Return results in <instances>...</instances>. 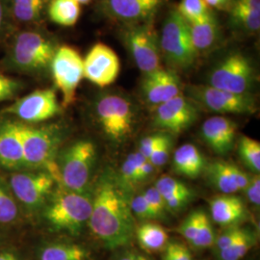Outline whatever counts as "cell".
<instances>
[{"label":"cell","instance_id":"7bdbcfd3","mask_svg":"<svg viewBox=\"0 0 260 260\" xmlns=\"http://www.w3.org/2000/svg\"><path fill=\"white\" fill-rule=\"evenodd\" d=\"M21 89V83L0 74V103L14 99Z\"/></svg>","mask_w":260,"mask_h":260},{"label":"cell","instance_id":"f6af8a7d","mask_svg":"<svg viewBox=\"0 0 260 260\" xmlns=\"http://www.w3.org/2000/svg\"><path fill=\"white\" fill-rule=\"evenodd\" d=\"M162 136H163V133H157V134H152V135H149V136L143 138L140 142L138 151L144 157L149 160L152 150L155 149V147L160 142Z\"/></svg>","mask_w":260,"mask_h":260},{"label":"cell","instance_id":"681fc988","mask_svg":"<svg viewBox=\"0 0 260 260\" xmlns=\"http://www.w3.org/2000/svg\"><path fill=\"white\" fill-rule=\"evenodd\" d=\"M143 254L135 250H125L118 256L117 260H141Z\"/></svg>","mask_w":260,"mask_h":260},{"label":"cell","instance_id":"d4e9b609","mask_svg":"<svg viewBox=\"0 0 260 260\" xmlns=\"http://www.w3.org/2000/svg\"><path fill=\"white\" fill-rule=\"evenodd\" d=\"M205 173L209 183L222 194L233 195L239 191L232 177L231 162L214 160L206 164Z\"/></svg>","mask_w":260,"mask_h":260},{"label":"cell","instance_id":"816d5d0a","mask_svg":"<svg viewBox=\"0 0 260 260\" xmlns=\"http://www.w3.org/2000/svg\"><path fill=\"white\" fill-rule=\"evenodd\" d=\"M3 18H4V9H3V3L2 0H0V29L3 24Z\"/></svg>","mask_w":260,"mask_h":260},{"label":"cell","instance_id":"7dc6e473","mask_svg":"<svg viewBox=\"0 0 260 260\" xmlns=\"http://www.w3.org/2000/svg\"><path fill=\"white\" fill-rule=\"evenodd\" d=\"M0 260H27L16 250L0 249Z\"/></svg>","mask_w":260,"mask_h":260},{"label":"cell","instance_id":"d6986e66","mask_svg":"<svg viewBox=\"0 0 260 260\" xmlns=\"http://www.w3.org/2000/svg\"><path fill=\"white\" fill-rule=\"evenodd\" d=\"M237 133V124L233 120L215 116L207 119L201 128L205 144L218 155L223 156L233 149Z\"/></svg>","mask_w":260,"mask_h":260},{"label":"cell","instance_id":"d6a6232c","mask_svg":"<svg viewBox=\"0 0 260 260\" xmlns=\"http://www.w3.org/2000/svg\"><path fill=\"white\" fill-rule=\"evenodd\" d=\"M215 238L216 233L214 231L212 222L209 216L204 212L197 237L191 246L196 250H205L208 248H212Z\"/></svg>","mask_w":260,"mask_h":260},{"label":"cell","instance_id":"5bb4252c","mask_svg":"<svg viewBox=\"0 0 260 260\" xmlns=\"http://www.w3.org/2000/svg\"><path fill=\"white\" fill-rule=\"evenodd\" d=\"M200 113V107L197 103L188 96L179 94L158 105L152 122L155 127L168 134H180L198 121Z\"/></svg>","mask_w":260,"mask_h":260},{"label":"cell","instance_id":"5b68a950","mask_svg":"<svg viewBox=\"0 0 260 260\" xmlns=\"http://www.w3.org/2000/svg\"><path fill=\"white\" fill-rule=\"evenodd\" d=\"M161 55L171 70L185 71L195 64L198 53L193 46L189 23L177 10L168 14L159 37Z\"/></svg>","mask_w":260,"mask_h":260},{"label":"cell","instance_id":"f546056e","mask_svg":"<svg viewBox=\"0 0 260 260\" xmlns=\"http://www.w3.org/2000/svg\"><path fill=\"white\" fill-rule=\"evenodd\" d=\"M238 153L243 163L254 175H259L260 143L248 136H242L238 141Z\"/></svg>","mask_w":260,"mask_h":260},{"label":"cell","instance_id":"ba28073f","mask_svg":"<svg viewBox=\"0 0 260 260\" xmlns=\"http://www.w3.org/2000/svg\"><path fill=\"white\" fill-rule=\"evenodd\" d=\"M95 118L104 134L115 143L124 142L133 133L136 113L127 98L106 93L95 103Z\"/></svg>","mask_w":260,"mask_h":260},{"label":"cell","instance_id":"7c38bea8","mask_svg":"<svg viewBox=\"0 0 260 260\" xmlns=\"http://www.w3.org/2000/svg\"><path fill=\"white\" fill-rule=\"evenodd\" d=\"M124 40L135 64L144 75L162 68L159 36L152 23L129 24Z\"/></svg>","mask_w":260,"mask_h":260},{"label":"cell","instance_id":"f907efd6","mask_svg":"<svg viewBox=\"0 0 260 260\" xmlns=\"http://www.w3.org/2000/svg\"><path fill=\"white\" fill-rule=\"evenodd\" d=\"M13 4L22 5V6H34L40 5L45 6V0H12Z\"/></svg>","mask_w":260,"mask_h":260},{"label":"cell","instance_id":"30bf717a","mask_svg":"<svg viewBox=\"0 0 260 260\" xmlns=\"http://www.w3.org/2000/svg\"><path fill=\"white\" fill-rule=\"evenodd\" d=\"M188 98L198 106L218 114H252L256 110L251 93L238 94L216 89L209 85H192L187 88Z\"/></svg>","mask_w":260,"mask_h":260},{"label":"cell","instance_id":"60d3db41","mask_svg":"<svg viewBox=\"0 0 260 260\" xmlns=\"http://www.w3.org/2000/svg\"><path fill=\"white\" fill-rule=\"evenodd\" d=\"M163 260H193L192 253L184 244L180 242H169L165 250Z\"/></svg>","mask_w":260,"mask_h":260},{"label":"cell","instance_id":"7a4b0ae2","mask_svg":"<svg viewBox=\"0 0 260 260\" xmlns=\"http://www.w3.org/2000/svg\"><path fill=\"white\" fill-rule=\"evenodd\" d=\"M91 211L92 195L57 184L40 214L52 232L78 236L88 225Z\"/></svg>","mask_w":260,"mask_h":260},{"label":"cell","instance_id":"f35d334b","mask_svg":"<svg viewBox=\"0 0 260 260\" xmlns=\"http://www.w3.org/2000/svg\"><path fill=\"white\" fill-rule=\"evenodd\" d=\"M145 196L147 202L149 205V208L152 212L154 220H159L163 219L165 216V213L167 212L166 207H165V203L160 195V193L156 190L155 187H149L145 192H143Z\"/></svg>","mask_w":260,"mask_h":260},{"label":"cell","instance_id":"d590c367","mask_svg":"<svg viewBox=\"0 0 260 260\" xmlns=\"http://www.w3.org/2000/svg\"><path fill=\"white\" fill-rule=\"evenodd\" d=\"M194 198V192L189 188L188 190L175 193L173 195L163 198L167 212L177 213L191 203Z\"/></svg>","mask_w":260,"mask_h":260},{"label":"cell","instance_id":"11a10c76","mask_svg":"<svg viewBox=\"0 0 260 260\" xmlns=\"http://www.w3.org/2000/svg\"><path fill=\"white\" fill-rule=\"evenodd\" d=\"M141 260H150L149 259L148 256H146V255H143V257H142V259Z\"/></svg>","mask_w":260,"mask_h":260},{"label":"cell","instance_id":"6da1fadb","mask_svg":"<svg viewBox=\"0 0 260 260\" xmlns=\"http://www.w3.org/2000/svg\"><path fill=\"white\" fill-rule=\"evenodd\" d=\"M130 199L111 173L107 172L98 179L88 226L93 237L108 250L126 248L135 238L137 225Z\"/></svg>","mask_w":260,"mask_h":260},{"label":"cell","instance_id":"603a6c76","mask_svg":"<svg viewBox=\"0 0 260 260\" xmlns=\"http://www.w3.org/2000/svg\"><path fill=\"white\" fill-rule=\"evenodd\" d=\"M206 159L200 149L192 144L180 146L174 153L173 168L177 175L195 179L206 167Z\"/></svg>","mask_w":260,"mask_h":260},{"label":"cell","instance_id":"1f68e13d","mask_svg":"<svg viewBox=\"0 0 260 260\" xmlns=\"http://www.w3.org/2000/svg\"><path fill=\"white\" fill-rule=\"evenodd\" d=\"M176 10L188 23L203 19L210 11L205 0H181Z\"/></svg>","mask_w":260,"mask_h":260},{"label":"cell","instance_id":"44dd1931","mask_svg":"<svg viewBox=\"0 0 260 260\" xmlns=\"http://www.w3.org/2000/svg\"><path fill=\"white\" fill-rule=\"evenodd\" d=\"M190 35L199 54H205L213 50L222 40V29L216 15L210 10L203 19L189 23Z\"/></svg>","mask_w":260,"mask_h":260},{"label":"cell","instance_id":"b9f144b4","mask_svg":"<svg viewBox=\"0 0 260 260\" xmlns=\"http://www.w3.org/2000/svg\"><path fill=\"white\" fill-rule=\"evenodd\" d=\"M44 6L34 5V6H22L12 4V13L16 19L22 22L34 21L40 18Z\"/></svg>","mask_w":260,"mask_h":260},{"label":"cell","instance_id":"e575fe53","mask_svg":"<svg viewBox=\"0 0 260 260\" xmlns=\"http://www.w3.org/2000/svg\"><path fill=\"white\" fill-rule=\"evenodd\" d=\"M173 147V140L171 134L163 133V136L158 143L155 149L152 150L149 161L154 168L164 166L170 158L171 149Z\"/></svg>","mask_w":260,"mask_h":260},{"label":"cell","instance_id":"83f0119b","mask_svg":"<svg viewBox=\"0 0 260 260\" xmlns=\"http://www.w3.org/2000/svg\"><path fill=\"white\" fill-rule=\"evenodd\" d=\"M20 211L5 179L0 177V224L8 225L17 223Z\"/></svg>","mask_w":260,"mask_h":260},{"label":"cell","instance_id":"bcb514c9","mask_svg":"<svg viewBox=\"0 0 260 260\" xmlns=\"http://www.w3.org/2000/svg\"><path fill=\"white\" fill-rule=\"evenodd\" d=\"M154 172V167L152 166V164L149 162L147 159L142 166L139 168V170L137 171V174L135 176V185L139 184L141 182L147 180Z\"/></svg>","mask_w":260,"mask_h":260},{"label":"cell","instance_id":"836d02e7","mask_svg":"<svg viewBox=\"0 0 260 260\" xmlns=\"http://www.w3.org/2000/svg\"><path fill=\"white\" fill-rule=\"evenodd\" d=\"M204 212L205 211L203 210H196L194 212L189 214L177 230V233H179L190 245L193 244L197 237Z\"/></svg>","mask_w":260,"mask_h":260},{"label":"cell","instance_id":"db71d44e","mask_svg":"<svg viewBox=\"0 0 260 260\" xmlns=\"http://www.w3.org/2000/svg\"><path fill=\"white\" fill-rule=\"evenodd\" d=\"M2 243H3V238H2V235H1V233H0V249H1Z\"/></svg>","mask_w":260,"mask_h":260},{"label":"cell","instance_id":"7402d4cb","mask_svg":"<svg viewBox=\"0 0 260 260\" xmlns=\"http://www.w3.org/2000/svg\"><path fill=\"white\" fill-rule=\"evenodd\" d=\"M36 260H91V251L75 242L47 241L38 246Z\"/></svg>","mask_w":260,"mask_h":260},{"label":"cell","instance_id":"4fadbf2b","mask_svg":"<svg viewBox=\"0 0 260 260\" xmlns=\"http://www.w3.org/2000/svg\"><path fill=\"white\" fill-rule=\"evenodd\" d=\"M60 104L53 89H40L9 105L4 113L28 124L48 121L60 112Z\"/></svg>","mask_w":260,"mask_h":260},{"label":"cell","instance_id":"f5cc1de1","mask_svg":"<svg viewBox=\"0 0 260 260\" xmlns=\"http://www.w3.org/2000/svg\"><path fill=\"white\" fill-rule=\"evenodd\" d=\"M75 1L78 2V3L81 5V4H88L91 0H75Z\"/></svg>","mask_w":260,"mask_h":260},{"label":"cell","instance_id":"9a60e30c","mask_svg":"<svg viewBox=\"0 0 260 260\" xmlns=\"http://www.w3.org/2000/svg\"><path fill=\"white\" fill-rule=\"evenodd\" d=\"M84 78L104 88L114 83L121 71L117 53L103 43H96L83 59Z\"/></svg>","mask_w":260,"mask_h":260},{"label":"cell","instance_id":"cb8c5ba5","mask_svg":"<svg viewBox=\"0 0 260 260\" xmlns=\"http://www.w3.org/2000/svg\"><path fill=\"white\" fill-rule=\"evenodd\" d=\"M135 238L142 250L148 253L164 251L169 243V234L159 223L143 222L136 226Z\"/></svg>","mask_w":260,"mask_h":260},{"label":"cell","instance_id":"ffe728a7","mask_svg":"<svg viewBox=\"0 0 260 260\" xmlns=\"http://www.w3.org/2000/svg\"><path fill=\"white\" fill-rule=\"evenodd\" d=\"M209 207L214 223L224 229L237 226L247 218L246 205L237 196H217L209 201Z\"/></svg>","mask_w":260,"mask_h":260},{"label":"cell","instance_id":"ee69618b","mask_svg":"<svg viewBox=\"0 0 260 260\" xmlns=\"http://www.w3.org/2000/svg\"><path fill=\"white\" fill-rule=\"evenodd\" d=\"M244 192L251 205L259 207L260 205V177L259 175L251 176L249 184Z\"/></svg>","mask_w":260,"mask_h":260},{"label":"cell","instance_id":"8d00e7d4","mask_svg":"<svg viewBox=\"0 0 260 260\" xmlns=\"http://www.w3.org/2000/svg\"><path fill=\"white\" fill-rule=\"evenodd\" d=\"M247 229H243L241 226H232L225 229L223 233L219 236H216L213 244L214 252H219L230 247L236 240H238L244 233H246Z\"/></svg>","mask_w":260,"mask_h":260},{"label":"cell","instance_id":"c3c4849f","mask_svg":"<svg viewBox=\"0 0 260 260\" xmlns=\"http://www.w3.org/2000/svg\"><path fill=\"white\" fill-rule=\"evenodd\" d=\"M233 0H205L208 7H212L214 9L229 11L232 5Z\"/></svg>","mask_w":260,"mask_h":260},{"label":"cell","instance_id":"e0dca14e","mask_svg":"<svg viewBox=\"0 0 260 260\" xmlns=\"http://www.w3.org/2000/svg\"><path fill=\"white\" fill-rule=\"evenodd\" d=\"M165 0H104L102 9L109 18L136 24L147 22Z\"/></svg>","mask_w":260,"mask_h":260},{"label":"cell","instance_id":"ab89813d","mask_svg":"<svg viewBox=\"0 0 260 260\" xmlns=\"http://www.w3.org/2000/svg\"><path fill=\"white\" fill-rule=\"evenodd\" d=\"M154 187L160 193V195L162 196V198L189 189V187L184 184L182 181L177 180L176 178L170 176H163L160 177L156 181Z\"/></svg>","mask_w":260,"mask_h":260},{"label":"cell","instance_id":"484cf974","mask_svg":"<svg viewBox=\"0 0 260 260\" xmlns=\"http://www.w3.org/2000/svg\"><path fill=\"white\" fill-rule=\"evenodd\" d=\"M230 22L232 26L246 33H256L260 29V11L251 9L238 2L232 1L230 7Z\"/></svg>","mask_w":260,"mask_h":260},{"label":"cell","instance_id":"8992f818","mask_svg":"<svg viewBox=\"0 0 260 260\" xmlns=\"http://www.w3.org/2000/svg\"><path fill=\"white\" fill-rule=\"evenodd\" d=\"M5 181L20 210L29 215L40 213L57 185L47 170L11 172Z\"/></svg>","mask_w":260,"mask_h":260},{"label":"cell","instance_id":"3957f363","mask_svg":"<svg viewBox=\"0 0 260 260\" xmlns=\"http://www.w3.org/2000/svg\"><path fill=\"white\" fill-rule=\"evenodd\" d=\"M24 171L47 170L55 176V159L64 132L58 125H35L19 121Z\"/></svg>","mask_w":260,"mask_h":260},{"label":"cell","instance_id":"52a82bcc","mask_svg":"<svg viewBox=\"0 0 260 260\" xmlns=\"http://www.w3.org/2000/svg\"><path fill=\"white\" fill-rule=\"evenodd\" d=\"M58 47L52 40L36 31H23L16 37L9 54V64L24 74H39L50 68Z\"/></svg>","mask_w":260,"mask_h":260},{"label":"cell","instance_id":"8fae6325","mask_svg":"<svg viewBox=\"0 0 260 260\" xmlns=\"http://www.w3.org/2000/svg\"><path fill=\"white\" fill-rule=\"evenodd\" d=\"M49 69L56 88L62 93V105L69 107L75 103L84 78L83 58L74 47L62 46L57 48Z\"/></svg>","mask_w":260,"mask_h":260},{"label":"cell","instance_id":"ac0fdd59","mask_svg":"<svg viewBox=\"0 0 260 260\" xmlns=\"http://www.w3.org/2000/svg\"><path fill=\"white\" fill-rule=\"evenodd\" d=\"M0 169L24 171L19 121L16 119L0 121Z\"/></svg>","mask_w":260,"mask_h":260},{"label":"cell","instance_id":"2e32d148","mask_svg":"<svg viewBox=\"0 0 260 260\" xmlns=\"http://www.w3.org/2000/svg\"><path fill=\"white\" fill-rule=\"evenodd\" d=\"M141 93L146 103L158 105L181 94V81L174 70L159 69L144 75L141 82Z\"/></svg>","mask_w":260,"mask_h":260},{"label":"cell","instance_id":"277c9868","mask_svg":"<svg viewBox=\"0 0 260 260\" xmlns=\"http://www.w3.org/2000/svg\"><path fill=\"white\" fill-rule=\"evenodd\" d=\"M96 161V148L89 140H79L58 152L55 159L57 184L86 193Z\"/></svg>","mask_w":260,"mask_h":260},{"label":"cell","instance_id":"74e56055","mask_svg":"<svg viewBox=\"0 0 260 260\" xmlns=\"http://www.w3.org/2000/svg\"><path fill=\"white\" fill-rule=\"evenodd\" d=\"M130 206L135 219L137 218L142 222L154 221L152 212L143 192L130 199Z\"/></svg>","mask_w":260,"mask_h":260},{"label":"cell","instance_id":"f1b7e54d","mask_svg":"<svg viewBox=\"0 0 260 260\" xmlns=\"http://www.w3.org/2000/svg\"><path fill=\"white\" fill-rule=\"evenodd\" d=\"M256 243L254 233L247 229L246 233L241 237L223 251L216 252L215 255L218 260H241L251 251Z\"/></svg>","mask_w":260,"mask_h":260},{"label":"cell","instance_id":"9c48e42d","mask_svg":"<svg viewBox=\"0 0 260 260\" xmlns=\"http://www.w3.org/2000/svg\"><path fill=\"white\" fill-rule=\"evenodd\" d=\"M255 83V71L249 57L232 52L217 63L208 75V85L230 93H251Z\"/></svg>","mask_w":260,"mask_h":260},{"label":"cell","instance_id":"4316f807","mask_svg":"<svg viewBox=\"0 0 260 260\" xmlns=\"http://www.w3.org/2000/svg\"><path fill=\"white\" fill-rule=\"evenodd\" d=\"M80 14V4L75 0H50L48 5L49 19L61 26H74Z\"/></svg>","mask_w":260,"mask_h":260},{"label":"cell","instance_id":"4dcf8cb0","mask_svg":"<svg viewBox=\"0 0 260 260\" xmlns=\"http://www.w3.org/2000/svg\"><path fill=\"white\" fill-rule=\"evenodd\" d=\"M146 160L147 159L139 151H135L130 153L122 163L119 177H117V178L125 191L128 192V190H132L133 187H135V176Z\"/></svg>","mask_w":260,"mask_h":260}]
</instances>
